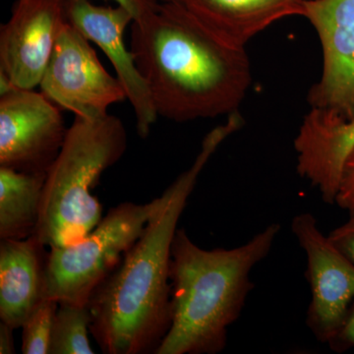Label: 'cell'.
<instances>
[{
	"mask_svg": "<svg viewBox=\"0 0 354 354\" xmlns=\"http://www.w3.org/2000/svg\"><path fill=\"white\" fill-rule=\"evenodd\" d=\"M67 23L65 0H18L0 29V73L14 88L39 86Z\"/></svg>",
	"mask_w": 354,
	"mask_h": 354,
	"instance_id": "obj_10",
	"label": "cell"
},
{
	"mask_svg": "<svg viewBox=\"0 0 354 354\" xmlns=\"http://www.w3.org/2000/svg\"><path fill=\"white\" fill-rule=\"evenodd\" d=\"M329 346L337 353H342L354 348V300L349 307L341 329Z\"/></svg>",
	"mask_w": 354,
	"mask_h": 354,
	"instance_id": "obj_20",
	"label": "cell"
},
{
	"mask_svg": "<svg viewBox=\"0 0 354 354\" xmlns=\"http://www.w3.org/2000/svg\"><path fill=\"white\" fill-rule=\"evenodd\" d=\"M44 248L32 235L0 241V319L14 330L44 298Z\"/></svg>",
	"mask_w": 354,
	"mask_h": 354,
	"instance_id": "obj_14",
	"label": "cell"
},
{
	"mask_svg": "<svg viewBox=\"0 0 354 354\" xmlns=\"http://www.w3.org/2000/svg\"><path fill=\"white\" fill-rule=\"evenodd\" d=\"M330 241L354 263V212L348 221L335 227L329 234Z\"/></svg>",
	"mask_w": 354,
	"mask_h": 354,
	"instance_id": "obj_19",
	"label": "cell"
},
{
	"mask_svg": "<svg viewBox=\"0 0 354 354\" xmlns=\"http://www.w3.org/2000/svg\"><path fill=\"white\" fill-rule=\"evenodd\" d=\"M293 146L299 176L320 192L324 202L334 205L344 162L354 150V118L311 109Z\"/></svg>",
	"mask_w": 354,
	"mask_h": 354,
	"instance_id": "obj_12",
	"label": "cell"
},
{
	"mask_svg": "<svg viewBox=\"0 0 354 354\" xmlns=\"http://www.w3.org/2000/svg\"><path fill=\"white\" fill-rule=\"evenodd\" d=\"M58 302L44 297L22 326V353L48 354Z\"/></svg>",
	"mask_w": 354,
	"mask_h": 354,
	"instance_id": "obj_17",
	"label": "cell"
},
{
	"mask_svg": "<svg viewBox=\"0 0 354 354\" xmlns=\"http://www.w3.org/2000/svg\"><path fill=\"white\" fill-rule=\"evenodd\" d=\"M304 18L323 53L320 79L307 95L311 109L354 118V0H307Z\"/></svg>",
	"mask_w": 354,
	"mask_h": 354,
	"instance_id": "obj_9",
	"label": "cell"
},
{
	"mask_svg": "<svg viewBox=\"0 0 354 354\" xmlns=\"http://www.w3.org/2000/svg\"><path fill=\"white\" fill-rule=\"evenodd\" d=\"M127 149V129L120 118L111 114L95 120L75 116L46 174L41 216L32 236L50 248L85 239L102 218V204L93 190Z\"/></svg>",
	"mask_w": 354,
	"mask_h": 354,
	"instance_id": "obj_4",
	"label": "cell"
},
{
	"mask_svg": "<svg viewBox=\"0 0 354 354\" xmlns=\"http://www.w3.org/2000/svg\"><path fill=\"white\" fill-rule=\"evenodd\" d=\"M13 330L10 326L1 322L0 324V353H15L13 341Z\"/></svg>",
	"mask_w": 354,
	"mask_h": 354,
	"instance_id": "obj_22",
	"label": "cell"
},
{
	"mask_svg": "<svg viewBox=\"0 0 354 354\" xmlns=\"http://www.w3.org/2000/svg\"><path fill=\"white\" fill-rule=\"evenodd\" d=\"M39 88L59 108L88 120L108 115L111 106L127 99L118 77L106 71L90 41L69 22L57 39Z\"/></svg>",
	"mask_w": 354,
	"mask_h": 354,
	"instance_id": "obj_6",
	"label": "cell"
},
{
	"mask_svg": "<svg viewBox=\"0 0 354 354\" xmlns=\"http://www.w3.org/2000/svg\"><path fill=\"white\" fill-rule=\"evenodd\" d=\"M46 174L0 167V239H26L35 234Z\"/></svg>",
	"mask_w": 354,
	"mask_h": 354,
	"instance_id": "obj_15",
	"label": "cell"
},
{
	"mask_svg": "<svg viewBox=\"0 0 354 354\" xmlns=\"http://www.w3.org/2000/svg\"><path fill=\"white\" fill-rule=\"evenodd\" d=\"M91 317L88 305L58 304L48 354H93L88 339Z\"/></svg>",
	"mask_w": 354,
	"mask_h": 354,
	"instance_id": "obj_16",
	"label": "cell"
},
{
	"mask_svg": "<svg viewBox=\"0 0 354 354\" xmlns=\"http://www.w3.org/2000/svg\"><path fill=\"white\" fill-rule=\"evenodd\" d=\"M307 0H183L181 3L209 32L236 48L270 26L304 16Z\"/></svg>",
	"mask_w": 354,
	"mask_h": 354,
	"instance_id": "obj_13",
	"label": "cell"
},
{
	"mask_svg": "<svg viewBox=\"0 0 354 354\" xmlns=\"http://www.w3.org/2000/svg\"><path fill=\"white\" fill-rule=\"evenodd\" d=\"M131 51L158 115L176 122L237 113L252 83L245 48L221 41L180 2L133 21Z\"/></svg>",
	"mask_w": 354,
	"mask_h": 354,
	"instance_id": "obj_2",
	"label": "cell"
},
{
	"mask_svg": "<svg viewBox=\"0 0 354 354\" xmlns=\"http://www.w3.org/2000/svg\"><path fill=\"white\" fill-rule=\"evenodd\" d=\"M281 225L271 223L234 248H201L183 228L171 246V323L155 354H218L254 288L251 272L271 252Z\"/></svg>",
	"mask_w": 354,
	"mask_h": 354,
	"instance_id": "obj_3",
	"label": "cell"
},
{
	"mask_svg": "<svg viewBox=\"0 0 354 354\" xmlns=\"http://www.w3.org/2000/svg\"><path fill=\"white\" fill-rule=\"evenodd\" d=\"M335 204L348 214L354 212V150L344 162Z\"/></svg>",
	"mask_w": 354,
	"mask_h": 354,
	"instance_id": "obj_18",
	"label": "cell"
},
{
	"mask_svg": "<svg viewBox=\"0 0 354 354\" xmlns=\"http://www.w3.org/2000/svg\"><path fill=\"white\" fill-rule=\"evenodd\" d=\"M160 201V196L146 204L121 203L109 209L82 241L50 248L44 269V297L58 304L88 305L97 286L138 241Z\"/></svg>",
	"mask_w": 354,
	"mask_h": 354,
	"instance_id": "obj_5",
	"label": "cell"
},
{
	"mask_svg": "<svg viewBox=\"0 0 354 354\" xmlns=\"http://www.w3.org/2000/svg\"><path fill=\"white\" fill-rule=\"evenodd\" d=\"M65 13L67 22L108 57L134 109L137 133L147 138L158 115L148 84L125 43V31L133 16L120 6H97L90 0H65Z\"/></svg>",
	"mask_w": 354,
	"mask_h": 354,
	"instance_id": "obj_11",
	"label": "cell"
},
{
	"mask_svg": "<svg viewBox=\"0 0 354 354\" xmlns=\"http://www.w3.org/2000/svg\"><path fill=\"white\" fill-rule=\"evenodd\" d=\"M162 1H171V2H180L183 1V0H162Z\"/></svg>",
	"mask_w": 354,
	"mask_h": 354,
	"instance_id": "obj_23",
	"label": "cell"
},
{
	"mask_svg": "<svg viewBox=\"0 0 354 354\" xmlns=\"http://www.w3.org/2000/svg\"><path fill=\"white\" fill-rule=\"evenodd\" d=\"M243 124L239 113L209 131L189 169L162 193L138 241L88 301L91 335L106 354L155 353L171 323V246L200 174Z\"/></svg>",
	"mask_w": 354,
	"mask_h": 354,
	"instance_id": "obj_1",
	"label": "cell"
},
{
	"mask_svg": "<svg viewBox=\"0 0 354 354\" xmlns=\"http://www.w3.org/2000/svg\"><path fill=\"white\" fill-rule=\"evenodd\" d=\"M67 130L59 106L43 93L14 88L0 95V167L48 174Z\"/></svg>",
	"mask_w": 354,
	"mask_h": 354,
	"instance_id": "obj_8",
	"label": "cell"
},
{
	"mask_svg": "<svg viewBox=\"0 0 354 354\" xmlns=\"http://www.w3.org/2000/svg\"><path fill=\"white\" fill-rule=\"evenodd\" d=\"M291 230L306 255L311 290L307 326L319 342L330 346L354 300V263L321 232L312 214L295 216Z\"/></svg>",
	"mask_w": 354,
	"mask_h": 354,
	"instance_id": "obj_7",
	"label": "cell"
},
{
	"mask_svg": "<svg viewBox=\"0 0 354 354\" xmlns=\"http://www.w3.org/2000/svg\"><path fill=\"white\" fill-rule=\"evenodd\" d=\"M118 6L129 11L133 16V21L140 20L145 17L158 6L157 0H114Z\"/></svg>",
	"mask_w": 354,
	"mask_h": 354,
	"instance_id": "obj_21",
	"label": "cell"
}]
</instances>
